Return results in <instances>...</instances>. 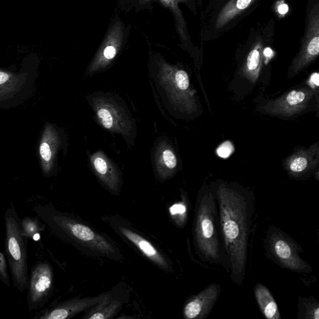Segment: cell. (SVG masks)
Returning a JSON list of instances; mask_svg holds the SVG:
<instances>
[{"mask_svg":"<svg viewBox=\"0 0 319 319\" xmlns=\"http://www.w3.org/2000/svg\"><path fill=\"white\" fill-rule=\"evenodd\" d=\"M28 240L14 205L10 204L5 212V252L14 286L20 292L28 288Z\"/></svg>","mask_w":319,"mask_h":319,"instance_id":"obj_4","label":"cell"},{"mask_svg":"<svg viewBox=\"0 0 319 319\" xmlns=\"http://www.w3.org/2000/svg\"><path fill=\"white\" fill-rule=\"evenodd\" d=\"M212 190L218 208L230 279L240 286L246 279L254 196L249 191L225 182H220Z\"/></svg>","mask_w":319,"mask_h":319,"instance_id":"obj_1","label":"cell"},{"mask_svg":"<svg viewBox=\"0 0 319 319\" xmlns=\"http://www.w3.org/2000/svg\"><path fill=\"white\" fill-rule=\"evenodd\" d=\"M221 286L212 283L196 295L191 296L184 304L183 314L186 319H205L221 295Z\"/></svg>","mask_w":319,"mask_h":319,"instance_id":"obj_11","label":"cell"},{"mask_svg":"<svg viewBox=\"0 0 319 319\" xmlns=\"http://www.w3.org/2000/svg\"><path fill=\"white\" fill-rule=\"evenodd\" d=\"M256 300L263 316L268 319H280V313L276 301L269 288L258 282L254 288Z\"/></svg>","mask_w":319,"mask_h":319,"instance_id":"obj_16","label":"cell"},{"mask_svg":"<svg viewBox=\"0 0 319 319\" xmlns=\"http://www.w3.org/2000/svg\"><path fill=\"white\" fill-rule=\"evenodd\" d=\"M318 146H314L308 150H300L291 156L286 163L288 174L298 177L315 168L318 161Z\"/></svg>","mask_w":319,"mask_h":319,"instance_id":"obj_15","label":"cell"},{"mask_svg":"<svg viewBox=\"0 0 319 319\" xmlns=\"http://www.w3.org/2000/svg\"><path fill=\"white\" fill-rule=\"evenodd\" d=\"M10 79L8 74L4 72H0V85L4 84Z\"/></svg>","mask_w":319,"mask_h":319,"instance_id":"obj_28","label":"cell"},{"mask_svg":"<svg viewBox=\"0 0 319 319\" xmlns=\"http://www.w3.org/2000/svg\"><path fill=\"white\" fill-rule=\"evenodd\" d=\"M116 54V50L114 47L108 46L106 48L104 52V56L106 58V60H112L115 57Z\"/></svg>","mask_w":319,"mask_h":319,"instance_id":"obj_27","label":"cell"},{"mask_svg":"<svg viewBox=\"0 0 319 319\" xmlns=\"http://www.w3.org/2000/svg\"><path fill=\"white\" fill-rule=\"evenodd\" d=\"M254 0H232L220 12L216 22L217 29L221 28L234 19L236 15L250 6Z\"/></svg>","mask_w":319,"mask_h":319,"instance_id":"obj_20","label":"cell"},{"mask_svg":"<svg viewBox=\"0 0 319 319\" xmlns=\"http://www.w3.org/2000/svg\"><path fill=\"white\" fill-rule=\"evenodd\" d=\"M270 54H272V50L269 48H266V49L264 50V54L266 56H270Z\"/></svg>","mask_w":319,"mask_h":319,"instance_id":"obj_30","label":"cell"},{"mask_svg":"<svg viewBox=\"0 0 319 319\" xmlns=\"http://www.w3.org/2000/svg\"><path fill=\"white\" fill-rule=\"evenodd\" d=\"M40 152L43 162L50 163L52 158V150L50 144L47 142H42L40 146Z\"/></svg>","mask_w":319,"mask_h":319,"instance_id":"obj_25","label":"cell"},{"mask_svg":"<svg viewBox=\"0 0 319 319\" xmlns=\"http://www.w3.org/2000/svg\"><path fill=\"white\" fill-rule=\"evenodd\" d=\"M90 162L98 178L110 191L117 194L121 183L117 167L102 152L94 154Z\"/></svg>","mask_w":319,"mask_h":319,"instance_id":"obj_14","label":"cell"},{"mask_svg":"<svg viewBox=\"0 0 319 319\" xmlns=\"http://www.w3.org/2000/svg\"><path fill=\"white\" fill-rule=\"evenodd\" d=\"M118 229L122 236L135 246L148 259L162 269L172 272V268L168 260L152 243L128 227L118 226Z\"/></svg>","mask_w":319,"mask_h":319,"instance_id":"obj_12","label":"cell"},{"mask_svg":"<svg viewBox=\"0 0 319 319\" xmlns=\"http://www.w3.org/2000/svg\"><path fill=\"white\" fill-rule=\"evenodd\" d=\"M288 8L287 4H282L278 7V12L280 14H285L288 12Z\"/></svg>","mask_w":319,"mask_h":319,"instance_id":"obj_29","label":"cell"},{"mask_svg":"<svg viewBox=\"0 0 319 319\" xmlns=\"http://www.w3.org/2000/svg\"><path fill=\"white\" fill-rule=\"evenodd\" d=\"M122 306L120 301L112 298L108 292L104 298L97 304L94 306L84 316L88 319H110L117 314Z\"/></svg>","mask_w":319,"mask_h":319,"instance_id":"obj_18","label":"cell"},{"mask_svg":"<svg viewBox=\"0 0 319 319\" xmlns=\"http://www.w3.org/2000/svg\"><path fill=\"white\" fill-rule=\"evenodd\" d=\"M262 42H258L248 54L246 62L242 69V74L252 82H256L259 76L262 68Z\"/></svg>","mask_w":319,"mask_h":319,"instance_id":"obj_19","label":"cell"},{"mask_svg":"<svg viewBox=\"0 0 319 319\" xmlns=\"http://www.w3.org/2000/svg\"><path fill=\"white\" fill-rule=\"evenodd\" d=\"M34 211L53 234L88 254L122 259L120 250L107 236L96 231L72 214L52 204H38Z\"/></svg>","mask_w":319,"mask_h":319,"instance_id":"obj_2","label":"cell"},{"mask_svg":"<svg viewBox=\"0 0 319 319\" xmlns=\"http://www.w3.org/2000/svg\"><path fill=\"white\" fill-rule=\"evenodd\" d=\"M194 246L202 262L221 266L230 274L224 248L218 208L212 190L204 186L200 191L194 210Z\"/></svg>","mask_w":319,"mask_h":319,"instance_id":"obj_3","label":"cell"},{"mask_svg":"<svg viewBox=\"0 0 319 319\" xmlns=\"http://www.w3.org/2000/svg\"><path fill=\"white\" fill-rule=\"evenodd\" d=\"M232 151H234V146L229 142H226L222 144L220 146L218 149L217 152L221 158H227L228 156L231 155Z\"/></svg>","mask_w":319,"mask_h":319,"instance_id":"obj_26","label":"cell"},{"mask_svg":"<svg viewBox=\"0 0 319 319\" xmlns=\"http://www.w3.org/2000/svg\"><path fill=\"white\" fill-rule=\"evenodd\" d=\"M106 294L96 297L73 298L65 301L50 308L42 314V319H66L72 318L82 311L93 307L104 298Z\"/></svg>","mask_w":319,"mask_h":319,"instance_id":"obj_13","label":"cell"},{"mask_svg":"<svg viewBox=\"0 0 319 319\" xmlns=\"http://www.w3.org/2000/svg\"><path fill=\"white\" fill-rule=\"evenodd\" d=\"M187 208L184 202L174 204L170 208L171 214L176 219H184L186 214Z\"/></svg>","mask_w":319,"mask_h":319,"instance_id":"obj_24","label":"cell"},{"mask_svg":"<svg viewBox=\"0 0 319 319\" xmlns=\"http://www.w3.org/2000/svg\"><path fill=\"white\" fill-rule=\"evenodd\" d=\"M90 103L104 128L125 138L133 132L134 122L130 114L113 98L98 95L91 98Z\"/></svg>","mask_w":319,"mask_h":319,"instance_id":"obj_6","label":"cell"},{"mask_svg":"<svg viewBox=\"0 0 319 319\" xmlns=\"http://www.w3.org/2000/svg\"><path fill=\"white\" fill-rule=\"evenodd\" d=\"M7 270L6 258L0 252V280L10 287V280Z\"/></svg>","mask_w":319,"mask_h":319,"instance_id":"obj_23","label":"cell"},{"mask_svg":"<svg viewBox=\"0 0 319 319\" xmlns=\"http://www.w3.org/2000/svg\"><path fill=\"white\" fill-rule=\"evenodd\" d=\"M159 80L174 107L187 114L196 112L198 106L196 92L191 88L188 75L184 70H172Z\"/></svg>","mask_w":319,"mask_h":319,"instance_id":"obj_7","label":"cell"},{"mask_svg":"<svg viewBox=\"0 0 319 319\" xmlns=\"http://www.w3.org/2000/svg\"><path fill=\"white\" fill-rule=\"evenodd\" d=\"M156 170L161 178L171 176L176 172L178 164L176 154L166 144H161L156 153Z\"/></svg>","mask_w":319,"mask_h":319,"instance_id":"obj_17","label":"cell"},{"mask_svg":"<svg viewBox=\"0 0 319 319\" xmlns=\"http://www.w3.org/2000/svg\"><path fill=\"white\" fill-rule=\"evenodd\" d=\"M164 1L168 2V1H170V0H164Z\"/></svg>","mask_w":319,"mask_h":319,"instance_id":"obj_31","label":"cell"},{"mask_svg":"<svg viewBox=\"0 0 319 319\" xmlns=\"http://www.w3.org/2000/svg\"><path fill=\"white\" fill-rule=\"evenodd\" d=\"M265 254L283 269L298 273H310L312 268L300 258L302 248L296 240L276 226H270L264 239Z\"/></svg>","mask_w":319,"mask_h":319,"instance_id":"obj_5","label":"cell"},{"mask_svg":"<svg viewBox=\"0 0 319 319\" xmlns=\"http://www.w3.org/2000/svg\"><path fill=\"white\" fill-rule=\"evenodd\" d=\"M319 54L318 6L314 8L308 20L307 32L304 38L300 54L294 60L288 70V77L292 78L316 60Z\"/></svg>","mask_w":319,"mask_h":319,"instance_id":"obj_8","label":"cell"},{"mask_svg":"<svg viewBox=\"0 0 319 319\" xmlns=\"http://www.w3.org/2000/svg\"><path fill=\"white\" fill-rule=\"evenodd\" d=\"M313 93L308 88L293 90L277 100L270 101L262 108L270 114L291 117L302 112L312 100Z\"/></svg>","mask_w":319,"mask_h":319,"instance_id":"obj_9","label":"cell"},{"mask_svg":"<svg viewBox=\"0 0 319 319\" xmlns=\"http://www.w3.org/2000/svg\"><path fill=\"white\" fill-rule=\"evenodd\" d=\"M22 231L28 238L38 240L40 237L42 230L39 220L34 218H24L21 220Z\"/></svg>","mask_w":319,"mask_h":319,"instance_id":"obj_22","label":"cell"},{"mask_svg":"<svg viewBox=\"0 0 319 319\" xmlns=\"http://www.w3.org/2000/svg\"><path fill=\"white\" fill-rule=\"evenodd\" d=\"M53 285V272L47 262H40L34 267L28 284V304L30 310H36L44 302Z\"/></svg>","mask_w":319,"mask_h":319,"instance_id":"obj_10","label":"cell"},{"mask_svg":"<svg viewBox=\"0 0 319 319\" xmlns=\"http://www.w3.org/2000/svg\"><path fill=\"white\" fill-rule=\"evenodd\" d=\"M298 319H318L319 303L312 297L298 298Z\"/></svg>","mask_w":319,"mask_h":319,"instance_id":"obj_21","label":"cell"}]
</instances>
